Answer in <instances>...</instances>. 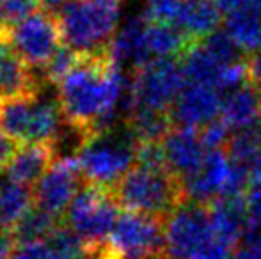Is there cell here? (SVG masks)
<instances>
[{"label":"cell","instance_id":"7a4b0ae2","mask_svg":"<svg viewBox=\"0 0 261 259\" xmlns=\"http://www.w3.org/2000/svg\"><path fill=\"white\" fill-rule=\"evenodd\" d=\"M110 195L121 210L151 215L162 220H167L189 203L185 181L169 169H149L137 163L110 187Z\"/></svg>","mask_w":261,"mask_h":259},{"label":"cell","instance_id":"f546056e","mask_svg":"<svg viewBox=\"0 0 261 259\" xmlns=\"http://www.w3.org/2000/svg\"><path fill=\"white\" fill-rule=\"evenodd\" d=\"M201 45L208 50V53L213 59L219 61L222 66H229L240 61L238 59L240 48L234 45V41L229 38L227 32H220V31L213 32V34H210L208 38H204L201 41Z\"/></svg>","mask_w":261,"mask_h":259},{"label":"cell","instance_id":"3957f363","mask_svg":"<svg viewBox=\"0 0 261 259\" xmlns=\"http://www.w3.org/2000/svg\"><path fill=\"white\" fill-rule=\"evenodd\" d=\"M121 0H73L57 14L62 43L76 52H100L112 45Z\"/></svg>","mask_w":261,"mask_h":259},{"label":"cell","instance_id":"5b68a950","mask_svg":"<svg viewBox=\"0 0 261 259\" xmlns=\"http://www.w3.org/2000/svg\"><path fill=\"white\" fill-rule=\"evenodd\" d=\"M185 82L179 59H151L132 73L130 112L171 110Z\"/></svg>","mask_w":261,"mask_h":259},{"label":"cell","instance_id":"e575fe53","mask_svg":"<svg viewBox=\"0 0 261 259\" xmlns=\"http://www.w3.org/2000/svg\"><path fill=\"white\" fill-rule=\"evenodd\" d=\"M18 148H20V144L16 140H13L11 137H7V135H4L0 131V172L7 170V167L11 165L14 155H16Z\"/></svg>","mask_w":261,"mask_h":259},{"label":"cell","instance_id":"f1b7e54d","mask_svg":"<svg viewBox=\"0 0 261 259\" xmlns=\"http://www.w3.org/2000/svg\"><path fill=\"white\" fill-rule=\"evenodd\" d=\"M185 0H146L144 18L148 23L176 25L181 16Z\"/></svg>","mask_w":261,"mask_h":259},{"label":"cell","instance_id":"1f68e13d","mask_svg":"<svg viewBox=\"0 0 261 259\" xmlns=\"http://www.w3.org/2000/svg\"><path fill=\"white\" fill-rule=\"evenodd\" d=\"M201 135L204 148L208 151H215V149H224L229 140V126L224 123V119H215V121L208 123L206 126H203L201 130H197Z\"/></svg>","mask_w":261,"mask_h":259},{"label":"cell","instance_id":"d590c367","mask_svg":"<svg viewBox=\"0 0 261 259\" xmlns=\"http://www.w3.org/2000/svg\"><path fill=\"white\" fill-rule=\"evenodd\" d=\"M215 4L220 9V13H226L227 16L240 13V11L256 9V0H215Z\"/></svg>","mask_w":261,"mask_h":259},{"label":"cell","instance_id":"4dcf8cb0","mask_svg":"<svg viewBox=\"0 0 261 259\" xmlns=\"http://www.w3.org/2000/svg\"><path fill=\"white\" fill-rule=\"evenodd\" d=\"M38 11H41V0H0L2 20L9 25L18 23Z\"/></svg>","mask_w":261,"mask_h":259},{"label":"cell","instance_id":"8d00e7d4","mask_svg":"<svg viewBox=\"0 0 261 259\" xmlns=\"http://www.w3.org/2000/svg\"><path fill=\"white\" fill-rule=\"evenodd\" d=\"M16 240H14L11 229L0 227V259H11L16 250Z\"/></svg>","mask_w":261,"mask_h":259},{"label":"cell","instance_id":"83f0119b","mask_svg":"<svg viewBox=\"0 0 261 259\" xmlns=\"http://www.w3.org/2000/svg\"><path fill=\"white\" fill-rule=\"evenodd\" d=\"M80 55H82L80 52L62 43L45 68H41V80L50 85H59L61 80L79 64Z\"/></svg>","mask_w":261,"mask_h":259},{"label":"cell","instance_id":"8992f818","mask_svg":"<svg viewBox=\"0 0 261 259\" xmlns=\"http://www.w3.org/2000/svg\"><path fill=\"white\" fill-rule=\"evenodd\" d=\"M121 208L110 195V188L84 183L64 215V224L82 236L84 242H101L112 233Z\"/></svg>","mask_w":261,"mask_h":259},{"label":"cell","instance_id":"ab89813d","mask_svg":"<svg viewBox=\"0 0 261 259\" xmlns=\"http://www.w3.org/2000/svg\"><path fill=\"white\" fill-rule=\"evenodd\" d=\"M73 0H41V9L57 16L64 7H68Z\"/></svg>","mask_w":261,"mask_h":259},{"label":"cell","instance_id":"6da1fadb","mask_svg":"<svg viewBox=\"0 0 261 259\" xmlns=\"http://www.w3.org/2000/svg\"><path fill=\"white\" fill-rule=\"evenodd\" d=\"M121 83L123 78L112 55V45L100 52L82 53L79 64L57 85L64 123L87 131L93 138L110 130Z\"/></svg>","mask_w":261,"mask_h":259},{"label":"cell","instance_id":"f35d334b","mask_svg":"<svg viewBox=\"0 0 261 259\" xmlns=\"http://www.w3.org/2000/svg\"><path fill=\"white\" fill-rule=\"evenodd\" d=\"M231 259H261V249L252 243H240L231 252Z\"/></svg>","mask_w":261,"mask_h":259},{"label":"cell","instance_id":"d4e9b609","mask_svg":"<svg viewBox=\"0 0 261 259\" xmlns=\"http://www.w3.org/2000/svg\"><path fill=\"white\" fill-rule=\"evenodd\" d=\"M32 206H34L32 187L11 180L0 185V227L11 229Z\"/></svg>","mask_w":261,"mask_h":259},{"label":"cell","instance_id":"ffe728a7","mask_svg":"<svg viewBox=\"0 0 261 259\" xmlns=\"http://www.w3.org/2000/svg\"><path fill=\"white\" fill-rule=\"evenodd\" d=\"M176 25L192 39L203 41L219 28L220 9L215 0H185L181 16Z\"/></svg>","mask_w":261,"mask_h":259},{"label":"cell","instance_id":"ba28073f","mask_svg":"<svg viewBox=\"0 0 261 259\" xmlns=\"http://www.w3.org/2000/svg\"><path fill=\"white\" fill-rule=\"evenodd\" d=\"M61 45V21L52 13L41 9L11 25V46L32 69L45 68Z\"/></svg>","mask_w":261,"mask_h":259},{"label":"cell","instance_id":"9c48e42d","mask_svg":"<svg viewBox=\"0 0 261 259\" xmlns=\"http://www.w3.org/2000/svg\"><path fill=\"white\" fill-rule=\"evenodd\" d=\"M213 240L210 204L187 203L165 222V250L169 259H190Z\"/></svg>","mask_w":261,"mask_h":259},{"label":"cell","instance_id":"d6a6232c","mask_svg":"<svg viewBox=\"0 0 261 259\" xmlns=\"http://www.w3.org/2000/svg\"><path fill=\"white\" fill-rule=\"evenodd\" d=\"M11 259H59V257L46 242H36V243L16 245V250H14Z\"/></svg>","mask_w":261,"mask_h":259},{"label":"cell","instance_id":"484cf974","mask_svg":"<svg viewBox=\"0 0 261 259\" xmlns=\"http://www.w3.org/2000/svg\"><path fill=\"white\" fill-rule=\"evenodd\" d=\"M59 224H61L59 218H55L48 211H45L43 208L34 204V206L11 227V233H13L18 245L46 242Z\"/></svg>","mask_w":261,"mask_h":259},{"label":"cell","instance_id":"d6986e66","mask_svg":"<svg viewBox=\"0 0 261 259\" xmlns=\"http://www.w3.org/2000/svg\"><path fill=\"white\" fill-rule=\"evenodd\" d=\"M199 41L187 36L178 25L148 23L146 27V45L156 59H181Z\"/></svg>","mask_w":261,"mask_h":259},{"label":"cell","instance_id":"e0dca14e","mask_svg":"<svg viewBox=\"0 0 261 259\" xmlns=\"http://www.w3.org/2000/svg\"><path fill=\"white\" fill-rule=\"evenodd\" d=\"M41 82L31 66L11 48L0 66V100L38 96Z\"/></svg>","mask_w":261,"mask_h":259},{"label":"cell","instance_id":"7c38bea8","mask_svg":"<svg viewBox=\"0 0 261 259\" xmlns=\"http://www.w3.org/2000/svg\"><path fill=\"white\" fill-rule=\"evenodd\" d=\"M222 112V100L215 87L189 83L183 87L171 108L174 126L201 130L208 123L215 121Z\"/></svg>","mask_w":261,"mask_h":259},{"label":"cell","instance_id":"30bf717a","mask_svg":"<svg viewBox=\"0 0 261 259\" xmlns=\"http://www.w3.org/2000/svg\"><path fill=\"white\" fill-rule=\"evenodd\" d=\"M82 185L84 178L80 172L79 160H57L52 169L32 187L34 204L62 222L69 204L73 203Z\"/></svg>","mask_w":261,"mask_h":259},{"label":"cell","instance_id":"8fae6325","mask_svg":"<svg viewBox=\"0 0 261 259\" xmlns=\"http://www.w3.org/2000/svg\"><path fill=\"white\" fill-rule=\"evenodd\" d=\"M162 149L167 169L183 181L196 176L208 156L199 131L181 126H174L169 131L162 140Z\"/></svg>","mask_w":261,"mask_h":259},{"label":"cell","instance_id":"cb8c5ba5","mask_svg":"<svg viewBox=\"0 0 261 259\" xmlns=\"http://www.w3.org/2000/svg\"><path fill=\"white\" fill-rule=\"evenodd\" d=\"M226 32L242 52L252 55L261 50V14L256 9L229 14Z\"/></svg>","mask_w":261,"mask_h":259},{"label":"cell","instance_id":"2e32d148","mask_svg":"<svg viewBox=\"0 0 261 259\" xmlns=\"http://www.w3.org/2000/svg\"><path fill=\"white\" fill-rule=\"evenodd\" d=\"M222 119L229 128L244 130L261 123V91L252 83L226 94L222 101Z\"/></svg>","mask_w":261,"mask_h":259},{"label":"cell","instance_id":"7402d4cb","mask_svg":"<svg viewBox=\"0 0 261 259\" xmlns=\"http://www.w3.org/2000/svg\"><path fill=\"white\" fill-rule=\"evenodd\" d=\"M124 123L139 144L162 142L174 128L171 110H132Z\"/></svg>","mask_w":261,"mask_h":259},{"label":"cell","instance_id":"4316f807","mask_svg":"<svg viewBox=\"0 0 261 259\" xmlns=\"http://www.w3.org/2000/svg\"><path fill=\"white\" fill-rule=\"evenodd\" d=\"M52 250L57 254L59 259H84L86 252V242L79 233H75L68 224L61 222L55 227V231L46 240Z\"/></svg>","mask_w":261,"mask_h":259},{"label":"cell","instance_id":"44dd1931","mask_svg":"<svg viewBox=\"0 0 261 259\" xmlns=\"http://www.w3.org/2000/svg\"><path fill=\"white\" fill-rule=\"evenodd\" d=\"M39 96H21L0 100V131L18 144H27L32 112Z\"/></svg>","mask_w":261,"mask_h":259},{"label":"cell","instance_id":"9a60e30c","mask_svg":"<svg viewBox=\"0 0 261 259\" xmlns=\"http://www.w3.org/2000/svg\"><path fill=\"white\" fill-rule=\"evenodd\" d=\"M57 162L54 144L38 142V144H21L14 155L11 165L7 167V180L34 187Z\"/></svg>","mask_w":261,"mask_h":259},{"label":"cell","instance_id":"836d02e7","mask_svg":"<svg viewBox=\"0 0 261 259\" xmlns=\"http://www.w3.org/2000/svg\"><path fill=\"white\" fill-rule=\"evenodd\" d=\"M231 252H233V250H231L229 247L222 245V243H219L217 240H213L206 247L197 250L190 259H231Z\"/></svg>","mask_w":261,"mask_h":259},{"label":"cell","instance_id":"74e56055","mask_svg":"<svg viewBox=\"0 0 261 259\" xmlns=\"http://www.w3.org/2000/svg\"><path fill=\"white\" fill-rule=\"evenodd\" d=\"M247 73H249V83L258 87L261 91V50L252 53L247 59Z\"/></svg>","mask_w":261,"mask_h":259},{"label":"cell","instance_id":"4fadbf2b","mask_svg":"<svg viewBox=\"0 0 261 259\" xmlns=\"http://www.w3.org/2000/svg\"><path fill=\"white\" fill-rule=\"evenodd\" d=\"M213 236L219 243L234 250L244 240L249 213L245 195L219 197L210 204Z\"/></svg>","mask_w":261,"mask_h":259},{"label":"cell","instance_id":"60d3db41","mask_svg":"<svg viewBox=\"0 0 261 259\" xmlns=\"http://www.w3.org/2000/svg\"><path fill=\"white\" fill-rule=\"evenodd\" d=\"M2 21H4V20H2V14H0V23H2Z\"/></svg>","mask_w":261,"mask_h":259},{"label":"cell","instance_id":"52a82bcc","mask_svg":"<svg viewBox=\"0 0 261 259\" xmlns=\"http://www.w3.org/2000/svg\"><path fill=\"white\" fill-rule=\"evenodd\" d=\"M165 222L151 215L123 211L109 240L123 259H169L165 250Z\"/></svg>","mask_w":261,"mask_h":259},{"label":"cell","instance_id":"ac0fdd59","mask_svg":"<svg viewBox=\"0 0 261 259\" xmlns=\"http://www.w3.org/2000/svg\"><path fill=\"white\" fill-rule=\"evenodd\" d=\"M146 27L148 21L144 18H132L112 39V55L117 64L130 63L132 68L137 69L149 63L148 45H146Z\"/></svg>","mask_w":261,"mask_h":259},{"label":"cell","instance_id":"603a6c76","mask_svg":"<svg viewBox=\"0 0 261 259\" xmlns=\"http://www.w3.org/2000/svg\"><path fill=\"white\" fill-rule=\"evenodd\" d=\"M181 63L183 75L189 83H196V85H210L215 87L219 85L220 75L226 66H222L219 61H215L208 53V50L197 43L194 48H190L185 55L179 59Z\"/></svg>","mask_w":261,"mask_h":259},{"label":"cell","instance_id":"277c9868","mask_svg":"<svg viewBox=\"0 0 261 259\" xmlns=\"http://www.w3.org/2000/svg\"><path fill=\"white\" fill-rule=\"evenodd\" d=\"M139 142L126 126L110 128L94 137L79 155L84 183L110 188L137 162Z\"/></svg>","mask_w":261,"mask_h":259},{"label":"cell","instance_id":"5bb4252c","mask_svg":"<svg viewBox=\"0 0 261 259\" xmlns=\"http://www.w3.org/2000/svg\"><path fill=\"white\" fill-rule=\"evenodd\" d=\"M231 170V160L227 158L224 149L208 151L204 165L201 170L185 181L189 192V203L212 204L219 197H222L227 176Z\"/></svg>","mask_w":261,"mask_h":259}]
</instances>
